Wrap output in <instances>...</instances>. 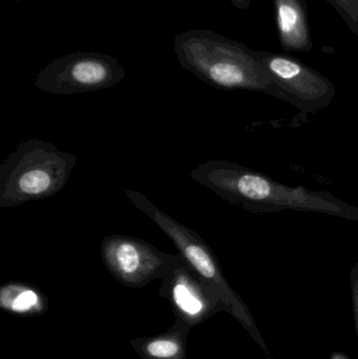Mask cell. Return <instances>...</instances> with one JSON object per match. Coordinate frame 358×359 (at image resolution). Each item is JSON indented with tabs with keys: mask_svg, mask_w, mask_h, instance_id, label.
<instances>
[{
	"mask_svg": "<svg viewBox=\"0 0 358 359\" xmlns=\"http://www.w3.org/2000/svg\"><path fill=\"white\" fill-rule=\"evenodd\" d=\"M191 178L223 200L254 213H322L358 223V207L333 194L280 183L258 170L212 160L191 170Z\"/></svg>",
	"mask_w": 358,
	"mask_h": 359,
	"instance_id": "6da1fadb",
	"label": "cell"
},
{
	"mask_svg": "<svg viewBox=\"0 0 358 359\" xmlns=\"http://www.w3.org/2000/svg\"><path fill=\"white\" fill-rule=\"evenodd\" d=\"M174 50L182 69L220 90H252L288 102L269 77L254 50L210 29H188L174 36Z\"/></svg>",
	"mask_w": 358,
	"mask_h": 359,
	"instance_id": "7a4b0ae2",
	"label": "cell"
},
{
	"mask_svg": "<svg viewBox=\"0 0 358 359\" xmlns=\"http://www.w3.org/2000/svg\"><path fill=\"white\" fill-rule=\"evenodd\" d=\"M77 160V156L40 139L20 143L0 165V208L58 194L69 182Z\"/></svg>",
	"mask_w": 358,
	"mask_h": 359,
	"instance_id": "3957f363",
	"label": "cell"
},
{
	"mask_svg": "<svg viewBox=\"0 0 358 359\" xmlns=\"http://www.w3.org/2000/svg\"><path fill=\"white\" fill-rule=\"evenodd\" d=\"M124 194L137 209L147 215L172 240L179 250V255L197 272L204 283L216 291L226 311L243 325L250 337L271 359L266 341L259 331L249 309L227 282L209 245L197 232L158 208L141 192L124 189Z\"/></svg>",
	"mask_w": 358,
	"mask_h": 359,
	"instance_id": "277c9868",
	"label": "cell"
},
{
	"mask_svg": "<svg viewBox=\"0 0 358 359\" xmlns=\"http://www.w3.org/2000/svg\"><path fill=\"white\" fill-rule=\"evenodd\" d=\"M125 76L122 63L111 55L75 52L50 61L36 75L34 86L48 94L71 96L113 88Z\"/></svg>",
	"mask_w": 358,
	"mask_h": 359,
	"instance_id": "5b68a950",
	"label": "cell"
},
{
	"mask_svg": "<svg viewBox=\"0 0 358 359\" xmlns=\"http://www.w3.org/2000/svg\"><path fill=\"white\" fill-rule=\"evenodd\" d=\"M254 55L288 103L303 114H317L331 104L336 88L319 72L288 54L254 50Z\"/></svg>",
	"mask_w": 358,
	"mask_h": 359,
	"instance_id": "8992f818",
	"label": "cell"
},
{
	"mask_svg": "<svg viewBox=\"0 0 358 359\" xmlns=\"http://www.w3.org/2000/svg\"><path fill=\"white\" fill-rule=\"evenodd\" d=\"M101 257L109 273L120 283L142 287L155 278H165L179 255L163 252L141 238L113 234L101 242Z\"/></svg>",
	"mask_w": 358,
	"mask_h": 359,
	"instance_id": "52a82bcc",
	"label": "cell"
},
{
	"mask_svg": "<svg viewBox=\"0 0 358 359\" xmlns=\"http://www.w3.org/2000/svg\"><path fill=\"white\" fill-rule=\"evenodd\" d=\"M164 287L174 307L189 322H200L218 308L226 310L216 291L202 280L180 255L164 278Z\"/></svg>",
	"mask_w": 358,
	"mask_h": 359,
	"instance_id": "ba28073f",
	"label": "cell"
},
{
	"mask_svg": "<svg viewBox=\"0 0 358 359\" xmlns=\"http://www.w3.org/2000/svg\"><path fill=\"white\" fill-rule=\"evenodd\" d=\"M277 35L286 52L313 48L308 11L304 0H273Z\"/></svg>",
	"mask_w": 358,
	"mask_h": 359,
	"instance_id": "9c48e42d",
	"label": "cell"
},
{
	"mask_svg": "<svg viewBox=\"0 0 358 359\" xmlns=\"http://www.w3.org/2000/svg\"><path fill=\"white\" fill-rule=\"evenodd\" d=\"M2 309L17 314H37L43 311L42 295L27 285L8 284L0 291Z\"/></svg>",
	"mask_w": 358,
	"mask_h": 359,
	"instance_id": "30bf717a",
	"label": "cell"
},
{
	"mask_svg": "<svg viewBox=\"0 0 358 359\" xmlns=\"http://www.w3.org/2000/svg\"><path fill=\"white\" fill-rule=\"evenodd\" d=\"M143 353L149 359H184V344L179 335H163L147 341Z\"/></svg>",
	"mask_w": 358,
	"mask_h": 359,
	"instance_id": "8fae6325",
	"label": "cell"
},
{
	"mask_svg": "<svg viewBox=\"0 0 358 359\" xmlns=\"http://www.w3.org/2000/svg\"><path fill=\"white\" fill-rule=\"evenodd\" d=\"M358 38V0H327Z\"/></svg>",
	"mask_w": 358,
	"mask_h": 359,
	"instance_id": "7c38bea8",
	"label": "cell"
},
{
	"mask_svg": "<svg viewBox=\"0 0 358 359\" xmlns=\"http://www.w3.org/2000/svg\"><path fill=\"white\" fill-rule=\"evenodd\" d=\"M350 290L355 331H357L358 339V263L354 264L350 270Z\"/></svg>",
	"mask_w": 358,
	"mask_h": 359,
	"instance_id": "4fadbf2b",
	"label": "cell"
},
{
	"mask_svg": "<svg viewBox=\"0 0 358 359\" xmlns=\"http://www.w3.org/2000/svg\"><path fill=\"white\" fill-rule=\"evenodd\" d=\"M230 1L235 8L242 11L248 10L252 4V0H230Z\"/></svg>",
	"mask_w": 358,
	"mask_h": 359,
	"instance_id": "5bb4252c",
	"label": "cell"
},
{
	"mask_svg": "<svg viewBox=\"0 0 358 359\" xmlns=\"http://www.w3.org/2000/svg\"><path fill=\"white\" fill-rule=\"evenodd\" d=\"M328 359H350V358H348V356L343 353V352H334Z\"/></svg>",
	"mask_w": 358,
	"mask_h": 359,
	"instance_id": "9a60e30c",
	"label": "cell"
},
{
	"mask_svg": "<svg viewBox=\"0 0 358 359\" xmlns=\"http://www.w3.org/2000/svg\"><path fill=\"white\" fill-rule=\"evenodd\" d=\"M12 1H14V2H19V1H22V0H12Z\"/></svg>",
	"mask_w": 358,
	"mask_h": 359,
	"instance_id": "2e32d148",
	"label": "cell"
}]
</instances>
